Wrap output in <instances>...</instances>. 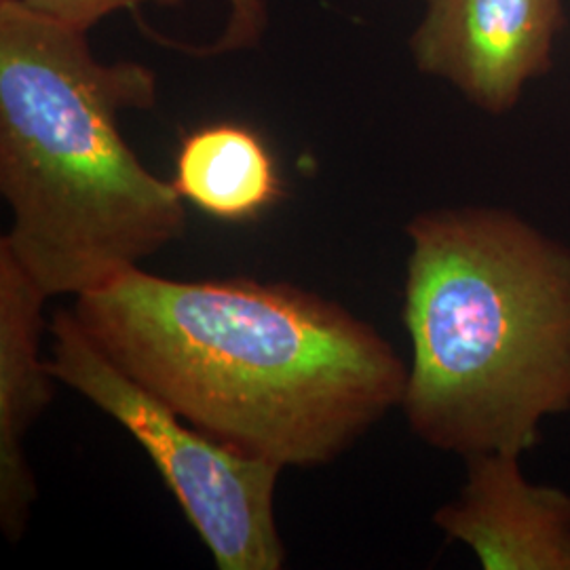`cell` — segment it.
Wrapping results in <instances>:
<instances>
[{
	"mask_svg": "<svg viewBox=\"0 0 570 570\" xmlns=\"http://www.w3.org/2000/svg\"><path fill=\"white\" fill-rule=\"evenodd\" d=\"M87 32L0 0V239L51 296H81L178 242L186 207L122 138L157 104L138 61H100Z\"/></svg>",
	"mask_w": 570,
	"mask_h": 570,
	"instance_id": "3957f363",
	"label": "cell"
},
{
	"mask_svg": "<svg viewBox=\"0 0 570 570\" xmlns=\"http://www.w3.org/2000/svg\"><path fill=\"white\" fill-rule=\"evenodd\" d=\"M18 2L47 20L68 26L72 30L87 32L91 26H96L98 21H102L106 16L115 11L134 9L140 4L174 7L184 0H18Z\"/></svg>",
	"mask_w": 570,
	"mask_h": 570,
	"instance_id": "9c48e42d",
	"label": "cell"
},
{
	"mask_svg": "<svg viewBox=\"0 0 570 570\" xmlns=\"http://www.w3.org/2000/svg\"><path fill=\"white\" fill-rule=\"evenodd\" d=\"M49 367L56 381L115 419L148 454L188 524L220 570L284 569L275 515L284 468L230 449L184 421L115 366L61 308L51 324Z\"/></svg>",
	"mask_w": 570,
	"mask_h": 570,
	"instance_id": "277c9868",
	"label": "cell"
},
{
	"mask_svg": "<svg viewBox=\"0 0 570 570\" xmlns=\"http://www.w3.org/2000/svg\"><path fill=\"white\" fill-rule=\"evenodd\" d=\"M171 184L186 204L223 223L256 220L284 193L265 140L230 121L209 122L183 138Z\"/></svg>",
	"mask_w": 570,
	"mask_h": 570,
	"instance_id": "ba28073f",
	"label": "cell"
},
{
	"mask_svg": "<svg viewBox=\"0 0 570 570\" xmlns=\"http://www.w3.org/2000/svg\"><path fill=\"white\" fill-rule=\"evenodd\" d=\"M104 355L184 421L282 468L343 456L406 391L407 362L330 298L134 266L70 308Z\"/></svg>",
	"mask_w": 570,
	"mask_h": 570,
	"instance_id": "6da1fadb",
	"label": "cell"
},
{
	"mask_svg": "<svg viewBox=\"0 0 570 570\" xmlns=\"http://www.w3.org/2000/svg\"><path fill=\"white\" fill-rule=\"evenodd\" d=\"M406 237L407 428L463 459L537 449L570 412V245L494 205L425 209Z\"/></svg>",
	"mask_w": 570,
	"mask_h": 570,
	"instance_id": "7a4b0ae2",
	"label": "cell"
},
{
	"mask_svg": "<svg viewBox=\"0 0 570 570\" xmlns=\"http://www.w3.org/2000/svg\"><path fill=\"white\" fill-rule=\"evenodd\" d=\"M228 18L220 37L207 47V53H233L254 47L263 39L268 21V0H226Z\"/></svg>",
	"mask_w": 570,
	"mask_h": 570,
	"instance_id": "30bf717a",
	"label": "cell"
},
{
	"mask_svg": "<svg viewBox=\"0 0 570 570\" xmlns=\"http://www.w3.org/2000/svg\"><path fill=\"white\" fill-rule=\"evenodd\" d=\"M456 499L433 513L484 570H570V492L530 482L522 456H469Z\"/></svg>",
	"mask_w": 570,
	"mask_h": 570,
	"instance_id": "8992f818",
	"label": "cell"
},
{
	"mask_svg": "<svg viewBox=\"0 0 570 570\" xmlns=\"http://www.w3.org/2000/svg\"><path fill=\"white\" fill-rule=\"evenodd\" d=\"M47 294L0 244V529L18 543L39 497L26 438L53 400L56 376L42 357Z\"/></svg>",
	"mask_w": 570,
	"mask_h": 570,
	"instance_id": "52a82bcc",
	"label": "cell"
},
{
	"mask_svg": "<svg viewBox=\"0 0 570 570\" xmlns=\"http://www.w3.org/2000/svg\"><path fill=\"white\" fill-rule=\"evenodd\" d=\"M562 28L564 0H425L410 56L419 72L503 117L550 72Z\"/></svg>",
	"mask_w": 570,
	"mask_h": 570,
	"instance_id": "5b68a950",
	"label": "cell"
}]
</instances>
